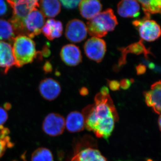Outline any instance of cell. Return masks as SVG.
I'll return each mask as SVG.
<instances>
[{
    "label": "cell",
    "mask_w": 161,
    "mask_h": 161,
    "mask_svg": "<svg viewBox=\"0 0 161 161\" xmlns=\"http://www.w3.org/2000/svg\"><path fill=\"white\" fill-rule=\"evenodd\" d=\"M65 127V119L56 113H50L43 120L42 129L44 132L51 136L61 135Z\"/></svg>",
    "instance_id": "8"
},
{
    "label": "cell",
    "mask_w": 161,
    "mask_h": 161,
    "mask_svg": "<svg viewBox=\"0 0 161 161\" xmlns=\"http://www.w3.org/2000/svg\"><path fill=\"white\" fill-rule=\"evenodd\" d=\"M69 161H107L98 150L88 147L77 151Z\"/></svg>",
    "instance_id": "19"
},
{
    "label": "cell",
    "mask_w": 161,
    "mask_h": 161,
    "mask_svg": "<svg viewBox=\"0 0 161 161\" xmlns=\"http://www.w3.org/2000/svg\"><path fill=\"white\" fill-rule=\"evenodd\" d=\"M65 127L71 132H80L85 128V119L82 113L78 111L70 112L67 116Z\"/></svg>",
    "instance_id": "17"
},
{
    "label": "cell",
    "mask_w": 161,
    "mask_h": 161,
    "mask_svg": "<svg viewBox=\"0 0 161 161\" xmlns=\"http://www.w3.org/2000/svg\"><path fill=\"white\" fill-rule=\"evenodd\" d=\"M136 69L137 75H143L147 71V67L144 64H140L136 67Z\"/></svg>",
    "instance_id": "30"
},
{
    "label": "cell",
    "mask_w": 161,
    "mask_h": 161,
    "mask_svg": "<svg viewBox=\"0 0 161 161\" xmlns=\"http://www.w3.org/2000/svg\"><path fill=\"white\" fill-rule=\"evenodd\" d=\"M118 25L117 18L111 9L100 12L87 23V30L94 37L102 38L112 31Z\"/></svg>",
    "instance_id": "3"
},
{
    "label": "cell",
    "mask_w": 161,
    "mask_h": 161,
    "mask_svg": "<svg viewBox=\"0 0 161 161\" xmlns=\"http://www.w3.org/2000/svg\"><path fill=\"white\" fill-rule=\"evenodd\" d=\"M100 93L103 95H109L108 89L106 86L103 87L100 90Z\"/></svg>",
    "instance_id": "32"
},
{
    "label": "cell",
    "mask_w": 161,
    "mask_h": 161,
    "mask_svg": "<svg viewBox=\"0 0 161 161\" xmlns=\"http://www.w3.org/2000/svg\"><path fill=\"white\" fill-rule=\"evenodd\" d=\"M15 32L10 22L0 19V41L12 42Z\"/></svg>",
    "instance_id": "22"
},
{
    "label": "cell",
    "mask_w": 161,
    "mask_h": 161,
    "mask_svg": "<svg viewBox=\"0 0 161 161\" xmlns=\"http://www.w3.org/2000/svg\"><path fill=\"white\" fill-rule=\"evenodd\" d=\"M133 26L138 30L142 40L152 42L158 39L161 36V28L156 21L145 16L140 20L132 22Z\"/></svg>",
    "instance_id": "6"
},
{
    "label": "cell",
    "mask_w": 161,
    "mask_h": 161,
    "mask_svg": "<svg viewBox=\"0 0 161 161\" xmlns=\"http://www.w3.org/2000/svg\"><path fill=\"white\" fill-rule=\"evenodd\" d=\"M79 93L80 95L82 96H86L89 94L88 90L85 87H83L79 90Z\"/></svg>",
    "instance_id": "31"
},
{
    "label": "cell",
    "mask_w": 161,
    "mask_h": 161,
    "mask_svg": "<svg viewBox=\"0 0 161 161\" xmlns=\"http://www.w3.org/2000/svg\"><path fill=\"white\" fill-rule=\"evenodd\" d=\"M8 118V113L6 110L0 107V126L3 125L6 122Z\"/></svg>",
    "instance_id": "27"
},
{
    "label": "cell",
    "mask_w": 161,
    "mask_h": 161,
    "mask_svg": "<svg viewBox=\"0 0 161 161\" xmlns=\"http://www.w3.org/2000/svg\"><path fill=\"white\" fill-rule=\"evenodd\" d=\"M107 81H108V86L112 91H117L120 89L119 82L117 80H107Z\"/></svg>",
    "instance_id": "28"
},
{
    "label": "cell",
    "mask_w": 161,
    "mask_h": 161,
    "mask_svg": "<svg viewBox=\"0 0 161 161\" xmlns=\"http://www.w3.org/2000/svg\"><path fill=\"white\" fill-rule=\"evenodd\" d=\"M161 94L160 80L153 84L150 91L144 92L147 105L152 108L154 112L159 115L161 113Z\"/></svg>",
    "instance_id": "12"
},
{
    "label": "cell",
    "mask_w": 161,
    "mask_h": 161,
    "mask_svg": "<svg viewBox=\"0 0 161 161\" xmlns=\"http://www.w3.org/2000/svg\"><path fill=\"white\" fill-rule=\"evenodd\" d=\"M38 1H39V0H38Z\"/></svg>",
    "instance_id": "36"
},
{
    "label": "cell",
    "mask_w": 161,
    "mask_h": 161,
    "mask_svg": "<svg viewBox=\"0 0 161 161\" xmlns=\"http://www.w3.org/2000/svg\"><path fill=\"white\" fill-rule=\"evenodd\" d=\"M7 10L8 8L5 0H0V16L6 14Z\"/></svg>",
    "instance_id": "29"
},
{
    "label": "cell",
    "mask_w": 161,
    "mask_h": 161,
    "mask_svg": "<svg viewBox=\"0 0 161 161\" xmlns=\"http://www.w3.org/2000/svg\"><path fill=\"white\" fill-rule=\"evenodd\" d=\"M14 65L12 46L6 42L0 41V69L4 74H7Z\"/></svg>",
    "instance_id": "14"
},
{
    "label": "cell",
    "mask_w": 161,
    "mask_h": 161,
    "mask_svg": "<svg viewBox=\"0 0 161 161\" xmlns=\"http://www.w3.org/2000/svg\"><path fill=\"white\" fill-rule=\"evenodd\" d=\"M44 70L47 73L48 72L51 71L52 67L50 64L49 63H46L45 64L44 67Z\"/></svg>",
    "instance_id": "33"
},
{
    "label": "cell",
    "mask_w": 161,
    "mask_h": 161,
    "mask_svg": "<svg viewBox=\"0 0 161 161\" xmlns=\"http://www.w3.org/2000/svg\"><path fill=\"white\" fill-rule=\"evenodd\" d=\"M86 26L81 20L74 19L67 24L65 35L67 40L73 43H80L86 38Z\"/></svg>",
    "instance_id": "9"
},
{
    "label": "cell",
    "mask_w": 161,
    "mask_h": 161,
    "mask_svg": "<svg viewBox=\"0 0 161 161\" xmlns=\"http://www.w3.org/2000/svg\"><path fill=\"white\" fill-rule=\"evenodd\" d=\"M11 108V105L9 103H6L5 104V109L9 110Z\"/></svg>",
    "instance_id": "34"
},
{
    "label": "cell",
    "mask_w": 161,
    "mask_h": 161,
    "mask_svg": "<svg viewBox=\"0 0 161 161\" xmlns=\"http://www.w3.org/2000/svg\"><path fill=\"white\" fill-rule=\"evenodd\" d=\"M31 161H53L51 151L46 148H38L33 153Z\"/></svg>",
    "instance_id": "24"
},
{
    "label": "cell",
    "mask_w": 161,
    "mask_h": 161,
    "mask_svg": "<svg viewBox=\"0 0 161 161\" xmlns=\"http://www.w3.org/2000/svg\"><path fill=\"white\" fill-rule=\"evenodd\" d=\"M38 0H7L13 10L10 22L16 34L21 35L23 20L30 13L39 7Z\"/></svg>",
    "instance_id": "4"
},
{
    "label": "cell",
    "mask_w": 161,
    "mask_h": 161,
    "mask_svg": "<svg viewBox=\"0 0 161 161\" xmlns=\"http://www.w3.org/2000/svg\"><path fill=\"white\" fill-rule=\"evenodd\" d=\"M134 82V80L133 79H131L130 80L128 79H123L121 80L119 82L120 87L123 90H127L131 86V84Z\"/></svg>",
    "instance_id": "26"
},
{
    "label": "cell",
    "mask_w": 161,
    "mask_h": 161,
    "mask_svg": "<svg viewBox=\"0 0 161 161\" xmlns=\"http://www.w3.org/2000/svg\"><path fill=\"white\" fill-rule=\"evenodd\" d=\"M85 119V128L93 131L98 138L107 139L111 135L118 114L109 94L96 95L95 103L86 107L82 112Z\"/></svg>",
    "instance_id": "1"
},
{
    "label": "cell",
    "mask_w": 161,
    "mask_h": 161,
    "mask_svg": "<svg viewBox=\"0 0 161 161\" xmlns=\"http://www.w3.org/2000/svg\"><path fill=\"white\" fill-rule=\"evenodd\" d=\"M84 49L88 58L100 63L105 55L106 43L103 39L93 37L87 40L84 46Z\"/></svg>",
    "instance_id": "7"
},
{
    "label": "cell",
    "mask_w": 161,
    "mask_h": 161,
    "mask_svg": "<svg viewBox=\"0 0 161 161\" xmlns=\"http://www.w3.org/2000/svg\"><path fill=\"white\" fill-rule=\"evenodd\" d=\"M121 53V56L118 61V67L123 66L126 63V58L128 54L132 53L136 55L144 54L145 58L148 59V55L152 54L150 49H147L143 43L142 40L133 43L126 47L119 48Z\"/></svg>",
    "instance_id": "13"
},
{
    "label": "cell",
    "mask_w": 161,
    "mask_h": 161,
    "mask_svg": "<svg viewBox=\"0 0 161 161\" xmlns=\"http://www.w3.org/2000/svg\"><path fill=\"white\" fill-rule=\"evenodd\" d=\"M79 9L82 17L90 20L100 12L102 6L99 0H81Z\"/></svg>",
    "instance_id": "16"
},
{
    "label": "cell",
    "mask_w": 161,
    "mask_h": 161,
    "mask_svg": "<svg viewBox=\"0 0 161 161\" xmlns=\"http://www.w3.org/2000/svg\"><path fill=\"white\" fill-rule=\"evenodd\" d=\"M64 7L67 9H71L76 8L79 5L81 0H59Z\"/></svg>",
    "instance_id": "25"
},
{
    "label": "cell",
    "mask_w": 161,
    "mask_h": 161,
    "mask_svg": "<svg viewBox=\"0 0 161 161\" xmlns=\"http://www.w3.org/2000/svg\"><path fill=\"white\" fill-rule=\"evenodd\" d=\"M40 7L44 16L50 18L57 16L61 10L59 0H41Z\"/></svg>",
    "instance_id": "20"
},
{
    "label": "cell",
    "mask_w": 161,
    "mask_h": 161,
    "mask_svg": "<svg viewBox=\"0 0 161 161\" xmlns=\"http://www.w3.org/2000/svg\"><path fill=\"white\" fill-rule=\"evenodd\" d=\"M141 4L145 16L150 18L151 14L161 13V0H136Z\"/></svg>",
    "instance_id": "21"
},
{
    "label": "cell",
    "mask_w": 161,
    "mask_h": 161,
    "mask_svg": "<svg viewBox=\"0 0 161 161\" xmlns=\"http://www.w3.org/2000/svg\"><path fill=\"white\" fill-rule=\"evenodd\" d=\"M9 133L10 131L8 128L0 126V158L4 155L7 149L14 146V143L11 142Z\"/></svg>",
    "instance_id": "23"
},
{
    "label": "cell",
    "mask_w": 161,
    "mask_h": 161,
    "mask_svg": "<svg viewBox=\"0 0 161 161\" xmlns=\"http://www.w3.org/2000/svg\"><path fill=\"white\" fill-rule=\"evenodd\" d=\"M39 92L45 100L53 101L58 97L61 92V86L57 80L52 78H47L40 81Z\"/></svg>",
    "instance_id": "10"
},
{
    "label": "cell",
    "mask_w": 161,
    "mask_h": 161,
    "mask_svg": "<svg viewBox=\"0 0 161 161\" xmlns=\"http://www.w3.org/2000/svg\"><path fill=\"white\" fill-rule=\"evenodd\" d=\"M13 53L15 66L21 68L31 63L37 56L36 43L31 38L25 35H19L12 41Z\"/></svg>",
    "instance_id": "2"
},
{
    "label": "cell",
    "mask_w": 161,
    "mask_h": 161,
    "mask_svg": "<svg viewBox=\"0 0 161 161\" xmlns=\"http://www.w3.org/2000/svg\"><path fill=\"white\" fill-rule=\"evenodd\" d=\"M63 31V25L61 22L53 19L47 20L42 29L43 35L49 40L60 37L62 36Z\"/></svg>",
    "instance_id": "18"
},
{
    "label": "cell",
    "mask_w": 161,
    "mask_h": 161,
    "mask_svg": "<svg viewBox=\"0 0 161 161\" xmlns=\"http://www.w3.org/2000/svg\"><path fill=\"white\" fill-rule=\"evenodd\" d=\"M60 58L64 63L69 66L78 65L82 61V56L79 47L73 44L64 45L61 48Z\"/></svg>",
    "instance_id": "11"
},
{
    "label": "cell",
    "mask_w": 161,
    "mask_h": 161,
    "mask_svg": "<svg viewBox=\"0 0 161 161\" xmlns=\"http://www.w3.org/2000/svg\"><path fill=\"white\" fill-rule=\"evenodd\" d=\"M161 116L160 115L158 119V126L159 128V130H161Z\"/></svg>",
    "instance_id": "35"
},
{
    "label": "cell",
    "mask_w": 161,
    "mask_h": 161,
    "mask_svg": "<svg viewBox=\"0 0 161 161\" xmlns=\"http://www.w3.org/2000/svg\"><path fill=\"white\" fill-rule=\"evenodd\" d=\"M140 5L136 0H121L117 5V12L123 18H136L139 15Z\"/></svg>",
    "instance_id": "15"
},
{
    "label": "cell",
    "mask_w": 161,
    "mask_h": 161,
    "mask_svg": "<svg viewBox=\"0 0 161 161\" xmlns=\"http://www.w3.org/2000/svg\"><path fill=\"white\" fill-rule=\"evenodd\" d=\"M44 23L45 17L42 12L34 9L23 20L21 35L34 38L41 33Z\"/></svg>",
    "instance_id": "5"
}]
</instances>
